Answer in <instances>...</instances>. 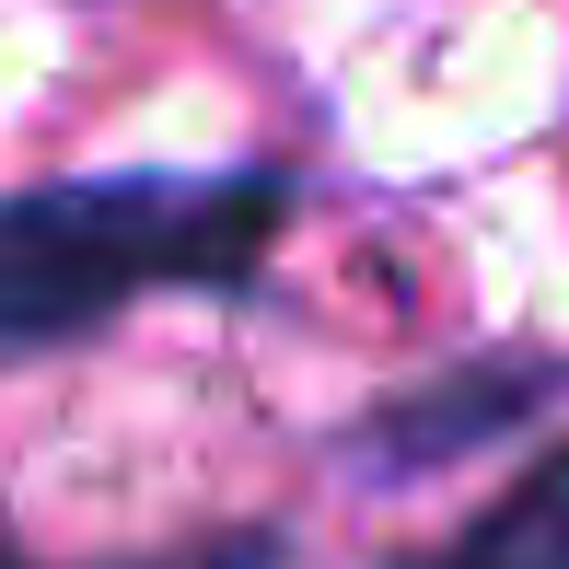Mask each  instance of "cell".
I'll return each instance as SVG.
<instances>
[{
    "instance_id": "6da1fadb",
    "label": "cell",
    "mask_w": 569,
    "mask_h": 569,
    "mask_svg": "<svg viewBox=\"0 0 569 569\" xmlns=\"http://www.w3.org/2000/svg\"><path fill=\"white\" fill-rule=\"evenodd\" d=\"M291 221L279 163H128L0 198V360L106 338L151 291H244Z\"/></svg>"
},
{
    "instance_id": "7a4b0ae2",
    "label": "cell",
    "mask_w": 569,
    "mask_h": 569,
    "mask_svg": "<svg viewBox=\"0 0 569 569\" xmlns=\"http://www.w3.org/2000/svg\"><path fill=\"white\" fill-rule=\"evenodd\" d=\"M569 372H547V360H477V372H430V383H407L396 407H372V419L349 430V453L360 465H383V477H442L453 453H477V442H500V430H523L535 407L558 396Z\"/></svg>"
},
{
    "instance_id": "3957f363",
    "label": "cell",
    "mask_w": 569,
    "mask_h": 569,
    "mask_svg": "<svg viewBox=\"0 0 569 569\" xmlns=\"http://www.w3.org/2000/svg\"><path fill=\"white\" fill-rule=\"evenodd\" d=\"M396 569H569V442L535 453L488 511H465L442 547H419Z\"/></svg>"
},
{
    "instance_id": "277c9868",
    "label": "cell",
    "mask_w": 569,
    "mask_h": 569,
    "mask_svg": "<svg viewBox=\"0 0 569 569\" xmlns=\"http://www.w3.org/2000/svg\"><path fill=\"white\" fill-rule=\"evenodd\" d=\"M291 558V535L279 523H232V535H198V547H163V558H117V569H279ZM0 569H36V558H0Z\"/></svg>"
},
{
    "instance_id": "5b68a950",
    "label": "cell",
    "mask_w": 569,
    "mask_h": 569,
    "mask_svg": "<svg viewBox=\"0 0 569 569\" xmlns=\"http://www.w3.org/2000/svg\"><path fill=\"white\" fill-rule=\"evenodd\" d=\"M0 558H12V523H0Z\"/></svg>"
}]
</instances>
